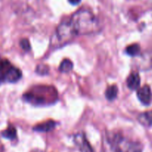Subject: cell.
<instances>
[{"label":"cell","instance_id":"obj_1","mask_svg":"<svg viewBox=\"0 0 152 152\" xmlns=\"http://www.w3.org/2000/svg\"><path fill=\"white\" fill-rule=\"evenodd\" d=\"M103 152H142V145L130 140L123 134L106 132L102 138Z\"/></svg>","mask_w":152,"mask_h":152},{"label":"cell","instance_id":"obj_2","mask_svg":"<svg viewBox=\"0 0 152 152\" xmlns=\"http://www.w3.org/2000/svg\"><path fill=\"white\" fill-rule=\"evenodd\" d=\"M70 23L76 35H88L96 32L99 29V22L95 15L91 10L81 9L74 13Z\"/></svg>","mask_w":152,"mask_h":152},{"label":"cell","instance_id":"obj_3","mask_svg":"<svg viewBox=\"0 0 152 152\" xmlns=\"http://www.w3.org/2000/svg\"><path fill=\"white\" fill-rule=\"evenodd\" d=\"M22 78V72L19 68L10 64L7 59L0 61V80L7 83H16Z\"/></svg>","mask_w":152,"mask_h":152},{"label":"cell","instance_id":"obj_4","mask_svg":"<svg viewBox=\"0 0 152 152\" xmlns=\"http://www.w3.org/2000/svg\"><path fill=\"white\" fill-rule=\"evenodd\" d=\"M56 35L59 41H70L76 35L72 26L69 22H63L58 26Z\"/></svg>","mask_w":152,"mask_h":152},{"label":"cell","instance_id":"obj_5","mask_svg":"<svg viewBox=\"0 0 152 152\" xmlns=\"http://www.w3.org/2000/svg\"><path fill=\"white\" fill-rule=\"evenodd\" d=\"M74 142L80 152H94L91 145L83 133H79L74 135Z\"/></svg>","mask_w":152,"mask_h":152},{"label":"cell","instance_id":"obj_6","mask_svg":"<svg viewBox=\"0 0 152 152\" xmlns=\"http://www.w3.org/2000/svg\"><path fill=\"white\" fill-rule=\"evenodd\" d=\"M137 97L143 105H148L152 101V92L151 88L148 85H145L142 88L137 89Z\"/></svg>","mask_w":152,"mask_h":152},{"label":"cell","instance_id":"obj_7","mask_svg":"<svg viewBox=\"0 0 152 152\" xmlns=\"http://www.w3.org/2000/svg\"><path fill=\"white\" fill-rule=\"evenodd\" d=\"M126 84L131 90H137L140 86V77L137 72L131 73L126 80Z\"/></svg>","mask_w":152,"mask_h":152},{"label":"cell","instance_id":"obj_8","mask_svg":"<svg viewBox=\"0 0 152 152\" xmlns=\"http://www.w3.org/2000/svg\"><path fill=\"white\" fill-rule=\"evenodd\" d=\"M56 126V123L53 120H48L44 123H39L34 127V130L39 132H48L53 130Z\"/></svg>","mask_w":152,"mask_h":152},{"label":"cell","instance_id":"obj_9","mask_svg":"<svg viewBox=\"0 0 152 152\" xmlns=\"http://www.w3.org/2000/svg\"><path fill=\"white\" fill-rule=\"evenodd\" d=\"M138 120L145 126H152V110L142 113L138 116Z\"/></svg>","mask_w":152,"mask_h":152},{"label":"cell","instance_id":"obj_10","mask_svg":"<svg viewBox=\"0 0 152 152\" xmlns=\"http://www.w3.org/2000/svg\"><path fill=\"white\" fill-rule=\"evenodd\" d=\"M117 94H118V88L116 85H112L107 88L105 94L107 99L112 101L117 98Z\"/></svg>","mask_w":152,"mask_h":152},{"label":"cell","instance_id":"obj_11","mask_svg":"<svg viewBox=\"0 0 152 152\" xmlns=\"http://www.w3.org/2000/svg\"><path fill=\"white\" fill-rule=\"evenodd\" d=\"M1 136L6 139L13 140L16 138V130L13 126H9L7 129L1 132Z\"/></svg>","mask_w":152,"mask_h":152},{"label":"cell","instance_id":"obj_12","mask_svg":"<svg viewBox=\"0 0 152 152\" xmlns=\"http://www.w3.org/2000/svg\"><path fill=\"white\" fill-rule=\"evenodd\" d=\"M73 62H71L70 59H65L62 60V62H61L60 65H59V71L63 73H68L73 69Z\"/></svg>","mask_w":152,"mask_h":152},{"label":"cell","instance_id":"obj_13","mask_svg":"<svg viewBox=\"0 0 152 152\" xmlns=\"http://www.w3.org/2000/svg\"><path fill=\"white\" fill-rule=\"evenodd\" d=\"M126 52L127 54L132 56H136L140 53V46L138 44H132L128 46L126 49Z\"/></svg>","mask_w":152,"mask_h":152},{"label":"cell","instance_id":"obj_14","mask_svg":"<svg viewBox=\"0 0 152 152\" xmlns=\"http://www.w3.org/2000/svg\"><path fill=\"white\" fill-rule=\"evenodd\" d=\"M37 74H40V75H45V74H48L49 71V68L48 65H39L37 67V69H36Z\"/></svg>","mask_w":152,"mask_h":152},{"label":"cell","instance_id":"obj_15","mask_svg":"<svg viewBox=\"0 0 152 152\" xmlns=\"http://www.w3.org/2000/svg\"><path fill=\"white\" fill-rule=\"evenodd\" d=\"M20 46L24 50L28 51L31 50V44L27 39H23L20 41Z\"/></svg>","mask_w":152,"mask_h":152},{"label":"cell","instance_id":"obj_16","mask_svg":"<svg viewBox=\"0 0 152 152\" xmlns=\"http://www.w3.org/2000/svg\"><path fill=\"white\" fill-rule=\"evenodd\" d=\"M81 1L82 0H68V1H69L71 4H73V5H76V4H80V3L81 2Z\"/></svg>","mask_w":152,"mask_h":152},{"label":"cell","instance_id":"obj_17","mask_svg":"<svg viewBox=\"0 0 152 152\" xmlns=\"http://www.w3.org/2000/svg\"><path fill=\"white\" fill-rule=\"evenodd\" d=\"M31 152H44L43 151H42V150H39V149H36V150H33Z\"/></svg>","mask_w":152,"mask_h":152}]
</instances>
